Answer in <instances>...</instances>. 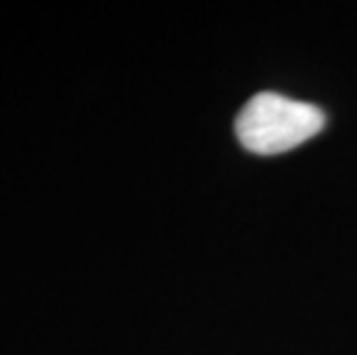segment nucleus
<instances>
[{"mask_svg":"<svg viewBox=\"0 0 357 355\" xmlns=\"http://www.w3.org/2000/svg\"><path fill=\"white\" fill-rule=\"evenodd\" d=\"M325 127V113L279 93H258L235 118V137L254 155H279L302 146Z\"/></svg>","mask_w":357,"mask_h":355,"instance_id":"nucleus-1","label":"nucleus"}]
</instances>
